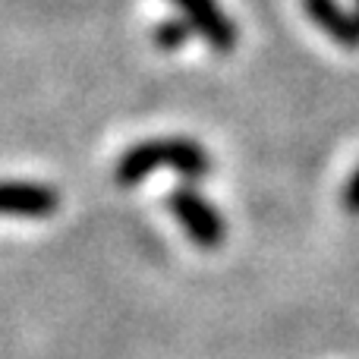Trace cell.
I'll list each match as a JSON object with an SVG mask.
<instances>
[{
	"mask_svg": "<svg viewBox=\"0 0 359 359\" xmlns=\"http://www.w3.org/2000/svg\"><path fill=\"white\" fill-rule=\"evenodd\" d=\"M344 208H347L350 215H359V168L353 170V177L347 180V186H344Z\"/></svg>",
	"mask_w": 359,
	"mask_h": 359,
	"instance_id": "52a82bcc",
	"label": "cell"
},
{
	"mask_svg": "<svg viewBox=\"0 0 359 359\" xmlns=\"http://www.w3.org/2000/svg\"><path fill=\"white\" fill-rule=\"evenodd\" d=\"M312 22L344 48H359V13H347L337 0H303Z\"/></svg>",
	"mask_w": 359,
	"mask_h": 359,
	"instance_id": "5b68a950",
	"label": "cell"
},
{
	"mask_svg": "<svg viewBox=\"0 0 359 359\" xmlns=\"http://www.w3.org/2000/svg\"><path fill=\"white\" fill-rule=\"evenodd\" d=\"M192 32L196 29H192L189 19H164V22H158V29L151 32V38H155V44L161 50H177L189 41Z\"/></svg>",
	"mask_w": 359,
	"mask_h": 359,
	"instance_id": "8992f818",
	"label": "cell"
},
{
	"mask_svg": "<svg viewBox=\"0 0 359 359\" xmlns=\"http://www.w3.org/2000/svg\"><path fill=\"white\" fill-rule=\"evenodd\" d=\"M356 13H359V0H356Z\"/></svg>",
	"mask_w": 359,
	"mask_h": 359,
	"instance_id": "ba28073f",
	"label": "cell"
},
{
	"mask_svg": "<svg viewBox=\"0 0 359 359\" xmlns=\"http://www.w3.org/2000/svg\"><path fill=\"white\" fill-rule=\"evenodd\" d=\"M158 168H174L177 174L186 180H205L211 174V158L198 142L183 139V136L149 139V142L133 145V149L120 158L114 177H117L120 186H139Z\"/></svg>",
	"mask_w": 359,
	"mask_h": 359,
	"instance_id": "6da1fadb",
	"label": "cell"
},
{
	"mask_svg": "<svg viewBox=\"0 0 359 359\" xmlns=\"http://www.w3.org/2000/svg\"><path fill=\"white\" fill-rule=\"evenodd\" d=\"M183 10V19H189L192 29L217 50V54H230L236 44V25L227 13L217 10L215 0H174Z\"/></svg>",
	"mask_w": 359,
	"mask_h": 359,
	"instance_id": "3957f363",
	"label": "cell"
},
{
	"mask_svg": "<svg viewBox=\"0 0 359 359\" xmlns=\"http://www.w3.org/2000/svg\"><path fill=\"white\" fill-rule=\"evenodd\" d=\"M168 208L186 227L189 240L202 249H215L224 243V217L215 211V205L205 196H198L192 186H177L168 196Z\"/></svg>",
	"mask_w": 359,
	"mask_h": 359,
	"instance_id": "7a4b0ae2",
	"label": "cell"
},
{
	"mask_svg": "<svg viewBox=\"0 0 359 359\" xmlns=\"http://www.w3.org/2000/svg\"><path fill=\"white\" fill-rule=\"evenodd\" d=\"M6 215L16 217H48L60 205V192L54 186L41 183H25V180H10L4 186V198H0Z\"/></svg>",
	"mask_w": 359,
	"mask_h": 359,
	"instance_id": "277c9868",
	"label": "cell"
}]
</instances>
